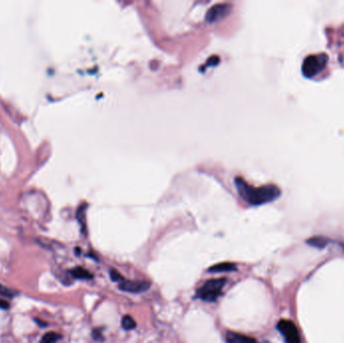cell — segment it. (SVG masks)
Segmentation results:
<instances>
[{
  "label": "cell",
  "instance_id": "cell-6",
  "mask_svg": "<svg viewBox=\"0 0 344 343\" xmlns=\"http://www.w3.org/2000/svg\"><path fill=\"white\" fill-rule=\"evenodd\" d=\"M230 11V5L228 3H222L217 4L213 6L207 13V20L209 22H215L218 21L225 16H227Z\"/></svg>",
  "mask_w": 344,
  "mask_h": 343
},
{
  "label": "cell",
  "instance_id": "cell-12",
  "mask_svg": "<svg viewBox=\"0 0 344 343\" xmlns=\"http://www.w3.org/2000/svg\"><path fill=\"white\" fill-rule=\"evenodd\" d=\"M60 338V335L55 332L47 333L41 340V343H56Z\"/></svg>",
  "mask_w": 344,
  "mask_h": 343
},
{
  "label": "cell",
  "instance_id": "cell-15",
  "mask_svg": "<svg viewBox=\"0 0 344 343\" xmlns=\"http://www.w3.org/2000/svg\"><path fill=\"white\" fill-rule=\"evenodd\" d=\"M93 336H94V338H95L96 340H100V338L102 337V332H101V330H100V329H96V330H94V332H93Z\"/></svg>",
  "mask_w": 344,
  "mask_h": 343
},
{
  "label": "cell",
  "instance_id": "cell-4",
  "mask_svg": "<svg viewBox=\"0 0 344 343\" xmlns=\"http://www.w3.org/2000/svg\"><path fill=\"white\" fill-rule=\"evenodd\" d=\"M277 329L283 336L286 343H301V338L297 326L290 320H280L277 324Z\"/></svg>",
  "mask_w": 344,
  "mask_h": 343
},
{
  "label": "cell",
  "instance_id": "cell-9",
  "mask_svg": "<svg viewBox=\"0 0 344 343\" xmlns=\"http://www.w3.org/2000/svg\"><path fill=\"white\" fill-rule=\"evenodd\" d=\"M71 274L76 279H81V280H91V279H93V275L89 271H87L86 269L81 268V267H77V268L73 269L71 271Z\"/></svg>",
  "mask_w": 344,
  "mask_h": 343
},
{
  "label": "cell",
  "instance_id": "cell-11",
  "mask_svg": "<svg viewBox=\"0 0 344 343\" xmlns=\"http://www.w3.org/2000/svg\"><path fill=\"white\" fill-rule=\"evenodd\" d=\"M121 325H122L123 329H125V330H132V329H135L136 322H135V320L131 316L126 315V316H124L122 318Z\"/></svg>",
  "mask_w": 344,
  "mask_h": 343
},
{
  "label": "cell",
  "instance_id": "cell-8",
  "mask_svg": "<svg viewBox=\"0 0 344 343\" xmlns=\"http://www.w3.org/2000/svg\"><path fill=\"white\" fill-rule=\"evenodd\" d=\"M235 270V265L233 263H220L209 269L210 273H224V272H232Z\"/></svg>",
  "mask_w": 344,
  "mask_h": 343
},
{
  "label": "cell",
  "instance_id": "cell-16",
  "mask_svg": "<svg viewBox=\"0 0 344 343\" xmlns=\"http://www.w3.org/2000/svg\"><path fill=\"white\" fill-rule=\"evenodd\" d=\"M8 307H9V304L6 301L0 299V308L1 309H8Z\"/></svg>",
  "mask_w": 344,
  "mask_h": 343
},
{
  "label": "cell",
  "instance_id": "cell-13",
  "mask_svg": "<svg viewBox=\"0 0 344 343\" xmlns=\"http://www.w3.org/2000/svg\"><path fill=\"white\" fill-rule=\"evenodd\" d=\"M0 295L8 297V298H11V297H13L15 295V292L0 284Z\"/></svg>",
  "mask_w": 344,
  "mask_h": 343
},
{
  "label": "cell",
  "instance_id": "cell-10",
  "mask_svg": "<svg viewBox=\"0 0 344 343\" xmlns=\"http://www.w3.org/2000/svg\"><path fill=\"white\" fill-rule=\"evenodd\" d=\"M328 243H329V239L324 236H314L307 241L308 245L318 248V249H324Z\"/></svg>",
  "mask_w": 344,
  "mask_h": 343
},
{
  "label": "cell",
  "instance_id": "cell-1",
  "mask_svg": "<svg viewBox=\"0 0 344 343\" xmlns=\"http://www.w3.org/2000/svg\"><path fill=\"white\" fill-rule=\"evenodd\" d=\"M235 186L242 197L252 205H261L274 201L281 194L280 188L274 184L255 187L239 177L235 178Z\"/></svg>",
  "mask_w": 344,
  "mask_h": 343
},
{
  "label": "cell",
  "instance_id": "cell-2",
  "mask_svg": "<svg viewBox=\"0 0 344 343\" xmlns=\"http://www.w3.org/2000/svg\"><path fill=\"white\" fill-rule=\"evenodd\" d=\"M226 283L227 279L225 278L211 279L196 291L195 297L202 301L215 302L223 295V289Z\"/></svg>",
  "mask_w": 344,
  "mask_h": 343
},
{
  "label": "cell",
  "instance_id": "cell-3",
  "mask_svg": "<svg viewBox=\"0 0 344 343\" xmlns=\"http://www.w3.org/2000/svg\"><path fill=\"white\" fill-rule=\"evenodd\" d=\"M328 62V57L326 54L311 55L304 59L302 64V73L306 78H313L321 73Z\"/></svg>",
  "mask_w": 344,
  "mask_h": 343
},
{
  "label": "cell",
  "instance_id": "cell-14",
  "mask_svg": "<svg viewBox=\"0 0 344 343\" xmlns=\"http://www.w3.org/2000/svg\"><path fill=\"white\" fill-rule=\"evenodd\" d=\"M110 278H111V280L113 282H116V283H120L124 279V277L118 271H116V270H111L110 271Z\"/></svg>",
  "mask_w": 344,
  "mask_h": 343
},
{
  "label": "cell",
  "instance_id": "cell-5",
  "mask_svg": "<svg viewBox=\"0 0 344 343\" xmlns=\"http://www.w3.org/2000/svg\"><path fill=\"white\" fill-rule=\"evenodd\" d=\"M119 284V289L123 292H127V293H142L145 292L146 290H148L150 288V283L145 282V281H129L126 280L125 278L118 283Z\"/></svg>",
  "mask_w": 344,
  "mask_h": 343
},
{
  "label": "cell",
  "instance_id": "cell-7",
  "mask_svg": "<svg viewBox=\"0 0 344 343\" xmlns=\"http://www.w3.org/2000/svg\"><path fill=\"white\" fill-rule=\"evenodd\" d=\"M227 343H258L256 339L239 333L229 331L227 333Z\"/></svg>",
  "mask_w": 344,
  "mask_h": 343
}]
</instances>
